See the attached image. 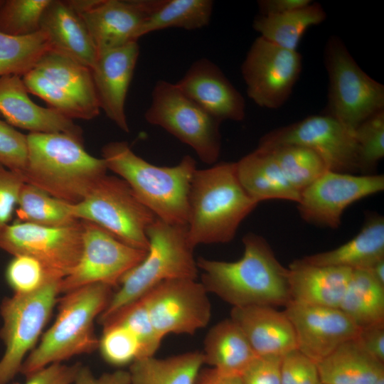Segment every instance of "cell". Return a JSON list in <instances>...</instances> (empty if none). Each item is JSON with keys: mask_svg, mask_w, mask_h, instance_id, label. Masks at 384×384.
<instances>
[{"mask_svg": "<svg viewBox=\"0 0 384 384\" xmlns=\"http://www.w3.org/2000/svg\"><path fill=\"white\" fill-rule=\"evenodd\" d=\"M295 144L316 151L329 171L359 172L358 148L353 131L329 114L312 115L272 130L260 140V146Z\"/></svg>", "mask_w": 384, "mask_h": 384, "instance_id": "13", "label": "cell"}, {"mask_svg": "<svg viewBox=\"0 0 384 384\" xmlns=\"http://www.w3.org/2000/svg\"><path fill=\"white\" fill-rule=\"evenodd\" d=\"M317 366L297 349L284 355L281 364V384H319Z\"/></svg>", "mask_w": 384, "mask_h": 384, "instance_id": "44", "label": "cell"}, {"mask_svg": "<svg viewBox=\"0 0 384 384\" xmlns=\"http://www.w3.org/2000/svg\"><path fill=\"white\" fill-rule=\"evenodd\" d=\"M241 185L236 162L196 169L188 194L187 234L195 248L230 242L242 220L257 207Z\"/></svg>", "mask_w": 384, "mask_h": 384, "instance_id": "3", "label": "cell"}, {"mask_svg": "<svg viewBox=\"0 0 384 384\" xmlns=\"http://www.w3.org/2000/svg\"><path fill=\"white\" fill-rule=\"evenodd\" d=\"M72 384H130V375L129 371L117 370L96 378L87 367L82 365Z\"/></svg>", "mask_w": 384, "mask_h": 384, "instance_id": "49", "label": "cell"}, {"mask_svg": "<svg viewBox=\"0 0 384 384\" xmlns=\"http://www.w3.org/2000/svg\"><path fill=\"white\" fill-rule=\"evenodd\" d=\"M282 356H257L242 375L244 384H281Z\"/></svg>", "mask_w": 384, "mask_h": 384, "instance_id": "46", "label": "cell"}, {"mask_svg": "<svg viewBox=\"0 0 384 384\" xmlns=\"http://www.w3.org/2000/svg\"><path fill=\"white\" fill-rule=\"evenodd\" d=\"M194 384H244L241 376L223 373L214 368L201 369Z\"/></svg>", "mask_w": 384, "mask_h": 384, "instance_id": "51", "label": "cell"}, {"mask_svg": "<svg viewBox=\"0 0 384 384\" xmlns=\"http://www.w3.org/2000/svg\"><path fill=\"white\" fill-rule=\"evenodd\" d=\"M112 322L124 325L136 336L141 346L139 358L154 356L162 339L155 331L141 299L124 307L103 326Z\"/></svg>", "mask_w": 384, "mask_h": 384, "instance_id": "41", "label": "cell"}, {"mask_svg": "<svg viewBox=\"0 0 384 384\" xmlns=\"http://www.w3.org/2000/svg\"><path fill=\"white\" fill-rule=\"evenodd\" d=\"M230 319L258 356H283L297 349L294 328L284 311L266 305L233 307Z\"/></svg>", "mask_w": 384, "mask_h": 384, "instance_id": "22", "label": "cell"}, {"mask_svg": "<svg viewBox=\"0 0 384 384\" xmlns=\"http://www.w3.org/2000/svg\"><path fill=\"white\" fill-rule=\"evenodd\" d=\"M162 0H95L78 13L97 54L119 48L141 38L142 29Z\"/></svg>", "mask_w": 384, "mask_h": 384, "instance_id": "18", "label": "cell"}, {"mask_svg": "<svg viewBox=\"0 0 384 384\" xmlns=\"http://www.w3.org/2000/svg\"><path fill=\"white\" fill-rule=\"evenodd\" d=\"M60 281L51 280L32 293L14 294L2 301L0 338L5 351L0 359V384H7L20 373L56 304Z\"/></svg>", "mask_w": 384, "mask_h": 384, "instance_id": "10", "label": "cell"}, {"mask_svg": "<svg viewBox=\"0 0 384 384\" xmlns=\"http://www.w3.org/2000/svg\"><path fill=\"white\" fill-rule=\"evenodd\" d=\"M374 384H384V375L381 376Z\"/></svg>", "mask_w": 384, "mask_h": 384, "instance_id": "53", "label": "cell"}, {"mask_svg": "<svg viewBox=\"0 0 384 384\" xmlns=\"http://www.w3.org/2000/svg\"><path fill=\"white\" fill-rule=\"evenodd\" d=\"M311 0H260L257 1L260 14L280 15L303 8Z\"/></svg>", "mask_w": 384, "mask_h": 384, "instance_id": "50", "label": "cell"}, {"mask_svg": "<svg viewBox=\"0 0 384 384\" xmlns=\"http://www.w3.org/2000/svg\"><path fill=\"white\" fill-rule=\"evenodd\" d=\"M359 172L369 174L384 157V110L363 122L355 130Z\"/></svg>", "mask_w": 384, "mask_h": 384, "instance_id": "40", "label": "cell"}, {"mask_svg": "<svg viewBox=\"0 0 384 384\" xmlns=\"http://www.w3.org/2000/svg\"><path fill=\"white\" fill-rule=\"evenodd\" d=\"M149 246L144 259L121 279L105 309L97 318L102 326L158 284L171 279H196L198 268L187 226L156 218L148 228Z\"/></svg>", "mask_w": 384, "mask_h": 384, "instance_id": "6", "label": "cell"}, {"mask_svg": "<svg viewBox=\"0 0 384 384\" xmlns=\"http://www.w3.org/2000/svg\"><path fill=\"white\" fill-rule=\"evenodd\" d=\"M213 7L211 0H162L144 25L141 37L169 28L188 31L203 28L210 23Z\"/></svg>", "mask_w": 384, "mask_h": 384, "instance_id": "33", "label": "cell"}, {"mask_svg": "<svg viewBox=\"0 0 384 384\" xmlns=\"http://www.w3.org/2000/svg\"><path fill=\"white\" fill-rule=\"evenodd\" d=\"M367 270L370 271L378 282L384 285V259L376 262Z\"/></svg>", "mask_w": 384, "mask_h": 384, "instance_id": "52", "label": "cell"}, {"mask_svg": "<svg viewBox=\"0 0 384 384\" xmlns=\"http://www.w3.org/2000/svg\"><path fill=\"white\" fill-rule=\"evenodd\" d=\"M29 93L44 100L49 107L70 119L89 120L93 119L90 113L70 94L60 88L36 69L22 76Z\"/></svg>", "mask_w": 384, "mask_h": 384, "instance_id": "38", "label": "cell"}, {"mask_svg": "<svg viewBox=\"0 0 384 384\" xmlns=\"http://www.w3.org/2000/svg\"><path fill=\"white\" fill-rule=\"evenodd\" d=\"M81 366L53 363L27 377L25 384H72Z\"/></svg>", "mask_w": 384, "mask_h": 384, "instance_id": "47", "label": "cell"}, {"mask_svg": "<svg viewBox=\"0 0 384 384\" xmlns=\"http://www.w3.org/2000/svg\"><path fill=\"white\" fill-rule=\"evenodd\" d=\"M384 259V218L371 217L358 234L342 245L301 260L310 265L367 270Z\"/></svg>", "mask_w": 384, "mask_h": 384, "instance_id": "26", "label": "cell"}, {"mask_svg": "<svg viewBox=\"0 0 384 384\" xmlns=\"http://www.w3.org/2000/svg\"><path fill=\"white\" fill-rule=\"evenodd\" d=\"M352 271L346 267L313 265L296 260L288 268L290 301L338 308Z\"/></svg>", "mask_w": 384, "mask_h": 384, "instance_id": "24", "label": "cell"}, {"mask_svg": "<svg viewBox=\"0 0 384 384\" xmlns=\"http://www.w3.org/2000/svg\"><path fill=\"white\" fill-rule=\"evenodd\" d=\"M329 77L327 114L355 131L366 119L384 110V86L357 64L338 36L324 48Z\"/></svg>", "mask_w": 384, "mask_h": 384, "instance_id": "8", "label": "cell"}, {"mask_svg": "<svg viewBox=\"0 0 384 384\" xmlns=\"http://www.w3.org/2000/svg\"><path fill=\"white\" fill-rule=\"evenodd\" d=\"M260 146L270 150L287 181L300 193L329 171L323 159L308 147L295 144Z\"/></svg>", "mask_w": 384, "mask_h": 384, "instance_id": "35", "label": "cell"}, {"mask_svg": "<svg viewBox=\"0 0 384 384\" xmlns=\"http://www.w3.org/2000/svg\"><path fill=\"white\" fill-rule=\"evenodd\" d=\"M360 329L384 324V285L368 270H353L338 307Z\"/></svg>", "mask_w": 384, "mask_h": 384, "instance_id": "31", "label": "cell"}, {"mask_svg": "<svg viewBox=\"0 0 384 384\" xmlns=\"http://www.w3.org/2000/svg\"><path fill=\"white\" fill-rule=\"evenodd\" d=\"M40 31L51 50L93 68L97 49L81 16L68 1L51 0L43 14Z\"/></svg>", "mask_w": 384, "mask_h": 384, "instance_id": "23", "label": "cell"}, {"mask_svg": "<svg viewBox=\"0 0 384 384\" xmlns=\"http://www.w3.org/2000/svg\"><path fill=\"white\" fill-rule=\"evenodd\" d=\"M15 211L18 221L43 226L63 227L79 221L73 215L71 203L26 183Z\"/></svg>", "mask_w": 384, "mask_h": 384, "instance_id": "34", "label": "cell"}, {"mask_svg": "<svg viewBox=\"0 0 384 384\" xmlns=\"http://www.w3.org/2000/svg\"><path fill=\"white\" fill-rule=\"evenodd\" d=\"M383 190V175L327 171L301 193L298 210L305 221L336 229L347 207Z\"/></svg>", "mask_w": 384, "mask_h": 384, "instance_id": "16", "label": "cell"}, {"mask_svg": "<svg viewBox=\"0 0 384 384\" xmlns=\"http://www.w3.org/2000/svg\"><path fill=\"white\" fill-rule=\"evenodd\" d=\"M78 220L94 223L123 242L148 251V228L156 218L120 177H101L87 196L72 204Z\"/></svg>", "mask_w": 384, "mask_h": 384, "instance_id": "7", "label": "cell"}, {"mask_svg": "<svg viewBox=\"0 0 384 384\" xmlns=\"http://www.w3.org/2000/svg\"><path fill=\"white\" fill-rule=\"evenodd\" d=\"M139 55V45L132 42L99 54L91 69L100 110L125 132V101Z\"/></svg>", "mask_w": 384, "mask_h": 384, "instance_id": "20", "label": "cell"}, {"mask_svg": "<svg viewBox=\"0 0 384 384\" xmlns=\"http://www.w3.org/2000/svg\"><path fill=\"white\" fill-rule=\"evenodd\" d=\"M51 0H6L0 6V32L23 36L41 29L43 14Z\"/></svg>", "mask_w": 384, "mask_h": 384, "instance_id": "37", "label": "cell"}, {"mask_svg": "<svg viewBox=\"0 0 384 384\" xmlns=\"http://www.w3.org/2000/svg\"><path fill=\"white\" fill-rule=\"evenodd\" d=\"M6 279L14 294H29L37 291L53 279L35 258L28 255H16L6 270Z\"/></svg>", "mask_w": 384, "mask_h": 384, "instance_id": "42", "label": "cell"}, {"mask_svg": "<svg viewBox=\"0 0 384 384\" xmlns=\"http://www.w3.org/2000/svg\"><path fill=\"white\" fill-rule=\"evenodd\" d=\"M81 220L68 226L48 227L16 221L0 228V249L39 261L48 277L62 280L78 264L82 250Z\"/></svg>", "mask_w": 384, "mask_h": 384, "instance_id": "11", "label": "cell"}, {"mask_svg": "<svg viewBox=\"0 0 384 384\" xmlns=\"http://www.w3.org/2000/svg\"><path fill=\"white\" fill-rule=\"evenodd\" d=\"M326 14L319 3L280 15L259 14L253 28L269 42L289 50H297L304 33L311 26L322 23Z\"/></svg>", "mask_w": 384, "mask_h": 384, "instance_id": "32", "label": "cell"}, {"mask_svg": "<svg viewBox=\"0 0 384 384\" xmlns=\"http://www.w3.org/2000/svg\"><path fill=\"white\" fill-rule=\"evenodd\" d=\"M325 384H374L384 375V364L368 355L356 338L349 340L316 363Z\"/></svg>", "mask_w": 384, "mask_h": 384, "instance_id": "28", "label": "cell"}, {"mask_svg": "<svg viewBox=\"0 0 384 384\" xmlns=\"http://www.w3.org/2000/svg\"><path fill=\"white\" fill-rule=\"evenodd\" d=\"M102 158L157 218L187 225L189 190L197 169L193 157L186 155L176 166H159L137 155L126 142L115 141L103 146Z\"/></svg>", "mask_w": 384, "mask_h": 384, "instance_id": "4", "label": "cell"}, {"mask_svg": "<svg viewBox=\"0 0 384 384\" xmlns=\"http://www.w3.org/2000/svg\"><path fill=\"white\" fill-rule=\"evenodd\" d=\"M112 288L92 284L65 293L55 322L25 358L20 373L27 378L49 365L96 350L99 339L94 321L110 302Z\"/></svg>", "mask_w": 384, "mask_h": 384, "instance_id": "5", "label": "cell"}, {"mask_svg": "<svg viewBox=\"0 0 384 384\" xmlns=\"http://www.w3.org/2000/svg\"><path fill=\"white\" fill-rule=\"evenodd\" d=\"M175 84L185 95L221 122H240L245 117L244 97L209 59L195 60Z\"/></svg>", "mask_w": 384, "mask_h": 384, "instance_id": "19", "label": "cell"}, {"mask_svg": "<svg viewBox=\"0 0 384 384\" xmlns=\"http://www.w3.org/2000/svg\"><path fill=\"white\" fill-rule=\"evenodd\" d=\"M98 348L104 360L115 366L131 364L141 357L137 338L127 326L119 323L103 326Z\"/></svg>", "mask_w": 384, "mask_h": 384, "instance_id": "39", "label": "cell"}, {"mask_svg": "<svg viewBox=\"0 0 384 384\" xmlns=\"http://www.w3.org/2000/svg\"><path fill=\"white\" fill-rule=\"evenodd\" d=\"M82 138L66 133H29L21 175L26 183L71 204L80 202L108 170L85 149Z\"/></svg>", "mask_w": 384, "mask_h": 384, "instance_id": "2", "label": "cell"}, {"mask_svg": "<svg viewBox=\"0 0 384 384\" xmlns=\"http://www.w3.org/2000/svg\"><path fill=\"white\" fill-rule=\"evenodd\" d=\"M284 311L294 328L297 350L316 363L356 338L361 330L339 308L289 301Z\"/></svg>", "mask_w": 384, "mask_h": 384, "instance_id": "17", "label": "cell"}, {"mask_svg": "<svg viewBox=\"0 0 384 384\" xmlns=\"http://www.w3.org/2000/svg\"><path fill=\"white\" fill-rule=\"evenodd\" d=\"M236 167L241 185L257 203L272 199L299 203L301 193L287 181L267 148L257 146L236 162Z\"/></svg>", "mask_w": 384, "mask_h": 384, "instance_id": "25", "label": "cell"}, {"mask_svg": "<svg viewBox=\"0 0 384 384\" xmlns=\"http://www.w3.org/2000/svg\"><path fill=\"white\" fill-rule=\"evenodd\" d=\"M244 252L234 262L199 257L201 282L233 307L286 306L290 301L288 268L277 259L267 241L248 233L242 238Z\"/></svg>", "mask_w": 384, "mask_h": 384, "instance_id": "1", "label": "cell"}, {"mask_svg": "<svg viewBox=\"0 0 384 384\" xmlns=\"http://www.w3.org/2000/svg\"><path fill=\"white\" fill-rule=\"evenodd\" d=\"M50 50L48 41L41 31L23 36L0 32V78L23 76Z\"/></svg>", "mask_w": 384, "mask_h": 384, "instance_id": "36", "label": "cell"}, {"mask_svg": "<svg viewBox=\"0 0 384 384\" xmlns=\"http://www.w3.org/2000/svg\"><path fill=\"white\" fill-rule=\"evenodd\" d=\"M201 282L178 279L162 282L141 298L159 336L169 334L193 335L205 328L211 305Z\"/></svg>", "mask_w": 384, "mask_h": 384, "instance_id": "15", "label": "cell"}, {"mask_svg": "<svg viewBox=\"0 0 384 384\" xmlns=\"http://www.w3.org/2000/svg\"><path fill=\"white\" fill-rule=\"evenodd\" d=\"M34 69L73 96L92 116L100 112L91 68L53 50H48Z\"/></svg>", "mask_w": 384, "mask_h": 384, "instance_id": "29", "label": "cell"}, {"mask_svg": "<svg viewBox=\"0 0 384 384\" xmlns=\"http://www.w3.org/2000/svg\"><path fill=\"white\" fill-rule=\"evenodd\" d=\"M27 154V135L0 119V164L21 174Z\"/></svg>", "mask_w": 384, "mask_h": 384, "instance_id": "43", "label": "cell"}, {"mask_svg": "<svg viewBox=\"0 0 384 384\" xmlns=\"http://www.w3.org/2000/svg\"><path fill=\"white\" fill-rule=\"evenodd\" d=\"M202 353L204 363L223 373L239 376L258 356L231 319L223 320L210 329Z\"/></svg>", "mask_w": 384, "mask_h": 384, "instance_id": "27", "label": "cell"}, {"mask_svg": "<svg viewBox=\"0 0 384 384\" xmlns=\"http://www.w3.org/2000/svg\"><path fill=\"white\" fill-rule=\"evenodd\" d=\"M24 183L20 173L0 164V228L11 220Z\"/></svg>", "mask_w": 384, "mask_h": 384, "instance_id": "45", "label": "cell"}, {"mask_svg": "<svg viewBox=\"0 0 384 384\" xmlns=\"http://www.w3.org/2000/svg\"><path fill=\"white\" fill-rule=\"evenodd\" d=\"M28 94L22 77L0 78V114L7 123L30 133H66L82 138V129L73 119L36 104Z\"/></svg>", "mask_w": 384, "mask_h": 384, "instance_id": "21", "label": "cell"}, {"mask_svg": "<svg viewBox=\"0 0 384 384\" xmlns=\"http://www.w3.org/2000/svg\"><path fill=\"white\" fill-rule=\"evenodd\" d=\"M319 384H325V383H322L320 382Z\"/></svg>", "mask_w": 384, "mask_h": 384, "instance_id": "54", "label": "cell"}, {"mask_svg": "<svg viewBox=\"0 0 384 384\" xmlns=\"http://www.w3.org/2000/svg\"><path fill=\"white\" fill-rule=\"evenodd\" d=\"M82 222V253L75 268L60 281V293L65 294L92 284L117 287L122 278L140 263L147 253L123 242L94 223Z\"/></svg>", "mask_w": 384, "mask_h": 384, "instance_id": "12", "label": "cell"}, {"mask_svg": "<svg viewBox=\"0 0 384 384\" xmlns=\"http://www.w3.org/2000/svg\"><path fill=\"white\" fill-rule=\"evenodd\" d=\"M356 340L368 355L384 364V324L361 329Z\"/></svg>", "mask_w": 384, "mask_h": 384, "instance_id": "48", "label": "cell"}, {"mask_svg": "<svg viewBox=\"0 0 384 384\" xmlns=\"http://www.w3.org/2000/svg\"><path fill=\"white\" fill-rule=\"evenodd\" d=\"M204 363L203 353L190 351L166 358H138L129 366L130 384H194Z\"/></svg>", "mask_w": 384, "mask_h": 384, "instance_id": "30", "label": "cell"}, {"mask_svg": "<svg viewBox=\"0 0 384 384\" xmlns=\"http://www.w3.org/2000/svg\"><path fill=\"white\" fill-rule=\"evenodd\" d=\"M144 118L192 148L203 163L217 162L221 151V122L185 95L175 83L164 80L155 83Z\"/></svg>", "mask_w": 384, "mask_h": 384, "instance_id": "9", "label": "cell"}, {"mask_svg": "<svg viewBox=\"0 0 384 384\" xmlns=\"http://www.w3.org/2000/svg\"><path fill=\"white\" fill-rule=\"evenodd\" d=\"M302 69L297 50L279 47L259 36L241 65L247 96L259 107L277 109L290 97Z\"/></svg>", "mask_w": 384, "mask_h": 384, "instance_id": "14", "label": "cell"}]
</instances>
